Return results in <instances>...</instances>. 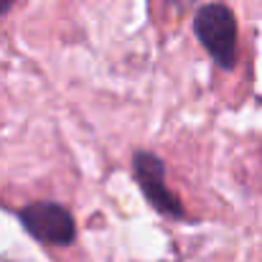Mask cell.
Here are the masks:
<instances>
[{
    "instance_id": "obj_2",
    "label": "cell",
    "mask_w": 262,
    "mask_h": 262,
    "mask_svg": "<svg viewBox=\"0 0 262 262\" xmlns=\"http://www.w3.org/2000/svg\"><path fill=\"white\" fill-rule=\"evenodd\" d=\"M23 229L41 245L67 247L77 237V222L72 211L56 201H36L18 211Z\"/></svg>"
},
{
    "instance_id": "obj_4",
    "label": "cell",
    "mask_w": 262,
    "mask_h": 262,
    "mask_svg": "<svg viewBox=\"0 0 262 262\" xmlns=\"http://www.w3.org/2000/svg\"><path fill=\"white\" fill-rule=\"evenodd\" d=\"M13 3H15V0H0V18L10 10V5H13Z\"/></svg>"
},
{
    "instance_id": "obj_5",
    "label": "cell",
    "mask_w": 262,
    "mask_h": 262,
    "mask_svg": "<svg viewBox=\"0 0 262 262\" xmlns=\"http://www.w3.org/2000/svg\"><path fill=\"white\" fill-rule=\"evenodd\" d=\"M171 3H173L176 8H186V5H191L193 0H171Z\"/></svg>"
},
{
    "instance_id": "obj_3",
    "label": "cell",
    "mask_w": 262,
    "mask_h": 262,
    "mask_svg": "<svg viewBox=\"0 0 262 262\" xmlns=\"http://www.w3.org/2000/svg\"><path fill=\"white\" fill-rule=\"evenodd\" d=\"M133 176L140 186L145 201L161 214L171 219H186V209L166 183V163L150 150H135L133 156Z\"/></svg>"
},
{
    "instance_id": "obj_1",
    "label": "cell",
    "mask_w": 262,
    "mask_h": 262,
    "mask_svg": "<svg viewBox=\"0 0 262 262\" xmlns=\"http://www.w3.org/2000/svg\"><path fill=\"white\" fill-rule=\"evenodd\" d=\"M193 33L214 64L224 72L237 67V18L224 3L201 5L193 15Z\"/></svg>"
}]
</instances>
